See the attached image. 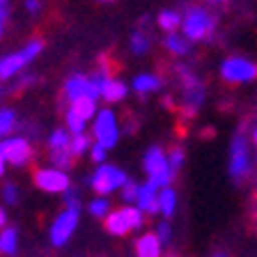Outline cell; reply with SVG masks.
<instances>
[{
    "instance_id": "1f68e13d",
    "label": "cell",
    "mask_w": 257,
    "mask_h": 257,
    "mask_svg": "<svg viewBox=\"0 0 257 257\" xmlns=\"http://www.w3.org/2000/svg\"><path fill=\"white\" fill-rule=\"evenodd\" d=\"M168 161H170V168L172 170H182V166H184V150L182 147H175V150L168 154Z\"/></svg>"
},
{
    "instance_id": "f1b7e54d",
    "label": "cell",
    "mask_w": 257,
    "mask_h": 257,
    "mask_svg": "<svg viewBox=\"0 0 257 257\" xmlns=\"http://www.w3.org/2000/svg\"><path fill=\"white\" fill-rule=\"evenodd\" d=\"M90 138H87L85 134H74L71 136V152H74L76 156L85 154V152H90Z\"/></svg>"
},
{
    "instance_id": "ac0fdd59",
    "label": "cell",
    "mask_w": 257,
    "mask_h": 257,
    "mask_svg": "<svg viewBox=\"0 0 257 257\" xmlns=\"http://www.w3.org/2000/svg\"><path fill=\"white\" fill-rule=\"evenodd\" d=\"M166 48L170 51L172 55H179V58H184V55L191 53V39L186 37V35H177V32H168L166 37Z\"/></svg>"
},
{
    "instance_id": "4fadbf2b",
    "label": "cell",
    "mask_w": 257,
    "mask_h": 257,
    "mask_svg": "<svg viewBox=\"0 0 257 257\" xmlns=\"http://www.w3.org/2000/svg\"><path fill=\"white\" fill-rule=\"evenodd\" d=\"M159 193L161 186L154 182V179H147L145 184H140V193H138V204L145 214H159Z\"/></svg>"
},
{
    "instance_id": "4316f807",
    "label": "cell",
    "mask_w": 257,
    "mask_h": 257,
    "mask_svg": "<svg viewBox=\"0 0 257 257\" xmlns=\"http://www.w3.org/2000/svg\"><path fill=\"white\" fill-rule=\"evenodd\" d=\"M128 46H131V51H134L136 55H145L147 51H150L152 44H150V37H147L143 30H138V32L131 35V44H128Z\"/></svg>"
},
{
    "instance_id": "44dd1931",
    "label": "cell",
    "mask_w": 257,
    "mask_h": 257,
    "mask_svg": "<svg viewBox=\"0 0 257 257\" xmlns=\"http://www.w3.org/2000/svg\"><path fill=\"white\" fill-rule=\"evenodd\" d=\"M48 147L51 152H58V150H69L71 147V131L69 128H55L51 138H48Z\"/></svg>"
},
{
    "instance_id": "9a60e30c",
    "label": "cell",
    "mask_w": 257,
    "mask_h": 257,
    "mask_svg": "<svg viewBox=\"0 0 257 257\" xmlns=\"http://www.w3.org/2000/svg\"><path fill=\"white\" fill-rule=\"evenodd\" d=\"M161 246L163 241L159 234H143L136 241V255L138 257H161Z\"/></svg>"
},
{
    "instance_id": "52a82bcc",
    "label": "cell",
    "mask_w": 257,
    "mask_h": 257,
    "mask_svg": "<svg viewBox=\"0 0 257 257\" xmlns=\"http://www.w3.org/2000/svg\"><path fill=\"white\" fill-rule=\"evenodd\" d=\"M230 175L234 182H241L250 175V154H248V140L243 134H236L232 140V152H230Z\"/></svg>"
},
{
    "instance_id": "e575fe53",
    "label": "cell",
    "mask_w": 257,
    "mask_h": 257,
    "mask_svg": "<svg viewBox=\"0 0 257 257\" xmlns=\"http://www.w3.org/2000/svg\"><path fill=\"white\" fill-rule=\"evenodd\" d=\"M156 234H159V239L163 241V246H168V243H170V239H172L170 225H168V223H161V225H159V232H156Z\"/></svg>"
},
{
    "instance_id": "60d3db41",
    "label": "cell",
    "mask_w": 257,
    "mask_h": 257,
    "mask_svg": "<svg viewBox=\"0 0 257 257\" xmlns=\"http://www.w3.org/2000/svg\"><path fill=\"white\" fill-rule=\"evenodd\" d=\"M252 140H255V147H257V128L252 131Z\"/></svg>"
},
{
    "instance_id": "bcb514c9",
    "label": "cell",
    "mask_w": 257,
    "mask_h": 257,
    "mask_svg": "<svg viewBox=\"0 0 257 257\" xmlns=\"http://www.w3.org/2000/svg\"><path fill=\"white\" fill-rule=\"evenodd\" d=\"M99 3H110V0H99Z\"/></svg>"
},
{
    "instance_id": "e0dca14e",
    "label": "cell",
    "mask_w": 257,
    "mask_h": 257,
    "mask_svg": "<svg viewBox=\"0 0 257 257\" xmlns=\"http://www.w3.org/2000/svg\"><path fill=\"white\" fill-rule=\"evenodd\" d=\"M161 85H163V80H161V76H156V74H138L134 78V90L138 92V94L156 92V90H161Z\"/></svg>"
},
{
    "instance_id": "cb8c5ba5",
    "label": "cell",
    "mask_w": 257,
    "mask_h": 257,
    "mask_svg": "<svg viewBox=\"0 0 257 257\" xmlns=\"http://www.w3.org/2000/svg\"><path fill=\"white\" fill-rule=\"evenodd\" d=\"M16 128V112L12 108H0V140Z\"/></svg>"
},
{
    "instance_id": "3957f363",
    "label": "cell",
    "mask_w": 257,
    "mask_h": 257,
    "mask_svg": "<svg viewBox=\"0 0 257 257\" xmlns=\"http://www.w3.org/2000/svg\"><path fill=\"white\" fill-rule=\"evenodd\" d=\"M143 166H145V172L150 175V179H154L161 188L170 186V182L177 175L170 168V161H168V156L163 154L161 147H150V150H147V154H145V159H143Z\"/></svg>"
},
{
    "instance_id": "5bb4252c",
    "label": "cell",
    "mask_w": 257,
    "mask_h": 257,
    "mask_svg": "<svg viewBox=\"0 0 257 257\" xmlns=\"http://www.w3.org/2000/svg\"><path fill=\"white\" fill-rule=\"evenodd\" d=\"M94 76H96V80H99V85H101V96L106 101H122L124 96H126V85H124L122 80L112 78L106 71H99V74H94Z\"/></svg>"
},
{
    "instance_id": "277c9868",
    "label": "cell",
    "mask_w": 257,
    "mask_h": 257,
    "mask_svg": "<svg viewBox=\"0 0 257 257\" xmlns=\"http://www.w3.org/2000/svg\"><path fill=\"white\" fill-rule=\"evenodd\" d=\"M126 172L119 170L117 166H106V163H101V166L94 170V175L90 177V186L94 188L99 195H108V193L117 191V188H122L124 184H126Z\"/></svg>"
},
{
    "instance_id": "30bf717a",
    "label": "cell",
    "mask_w": 257,
    "mask_h": 257,
    "mask_svg": "<svg viewBox=\"0 0 257 257\" xmlns=\"http://www.w3.org/2000/svg\"><path fill=\"white\" fill-rule=\"evenodd\" d=\"M64 96H67L69 101H76L80 96L96 99V96H101V85H99L96 76L74 74L67 78V83H64Z\"/></svg>"
},
{
    "instance_id": "7bdbcfd3",
    "label": "cell",
    "mask_w": 257,
    "mask_h": 257,
    "mask_svg": "<svg viewBox=\"0 0 257 257\" xmlns=\"http://www.w3.org/2000/svg\"><path fill=\"white\" fill-rule=\"evenodd\" d=\"M211 3H227V0H211Z\"/></svg>"
},
{
    "instance_id": "4dcf8cb0",
    "label": "cell",
    "mask_w": 257,
    "mask_h": 257,
    "mask_svg": "<svg viewBox=\"0 0 257 257\" xmlns=\"http://www.w3.org/2000/svg\"><path fill=\"white\" fill-rule=\"evenodd\" d=\"M106 154H108V150L103 147L101 143H94V145L90 147V159L94 161L96 166H101L103 161H106Z\"/></svg>"
},
{
    "instance_id": "d4e9b609",
    "label": "cell",
    "mask_w": 257,
    "mask_h": 257,
    "mask_svg": "<svg viewBox=\"0 0 257 257\" xmlns=\"http://www.w3.org/2000/svg\"><path fill=\"white\" fill-rule=\"evenodd\" d=\"M85 126H87V119L76 108H69L67 110V128L71 134H85Z\"/></svg>"
},
{
    "instance_id": "f6af8a7d",
    "label": "cell",
    "mask_w": 257,
    "mask_h": 257,
    "mask_svg": "<svg viewBox=\"0 0 257 257\" xmlns=\"http://www.w3.org/2000/svg\"><path fill=\"white\" fill-rule=\"evenodd\" d=\"M214 257H225V255H223V252H218V255H214Z\"/></svg>"
},
{
    "instance_id": "74e56055",
    "label": "cell",
    "mask_w": 257,
    "mask_h": 257,
    "mask_svg": "<svg viewBox=\"0 0 257 257\" xmlns=\"http://www.w3.org/2000/svg\"><path fill=\"white\" fill-rule=\"evenodd\" d=\"M5 225H7V211L0 207V227H5Z\"/></svg>"
},
{
    "instance_id": "9c48e42d",
    "label": "cell",
    "mask_w": 257,
    "mask_h": 257,
    "mask_svg": "<svg viewBox=\"0 0 257 257\" xmlns=\"http://www.w3.org/2000/svg\"><path fill=\"white\" fill-rule=\"evenodd\" d=\"M220 76L227 83H248L257 78V64L248 58H227L220 64Z\"/></svg>"
},
{
    "instance_id": "ffe728a7",
    "label": "cell",
    "mask_w": 257,
    "mask_h": 257,
    "mask_svg": "<svg viewBox=\"0 0 257 257\" xmlns=\"http://www.w3.org/2000/svg\"><path fill=\"white\" fill-rule=\"evenodd\" d=\"M19 250V230L16 227H3L0 232V252L3 255H16Z\"/></svg>"
},
{
    "instance_id": "2e32d148",
    "label": "cell",
    "mask_w": 257,
    "mask_h": 257,
    "mask_svg": "<svg viewBox=\"0 0 257 257\" xmlns=\"http://www.w3.org/2000/svg\"><path fill=\"white\" fill-rule=\"evenodd\" d=\"M106 230L115 236H124L126 232H131V223H128L126 214H124V209H117V211H110L106 216Z\"/></svg>"
},
{
    "instance_id": "d6a6232c",
    "label": "cell",
    "mask_w": 257,
    "mask_h": 257,
    "mask_svg": "<svg viewBox=\"0 0 257 257\" xmlns=\"http://www.w3.org/2000/svg\"><path fill=\"white\" fill-rule=\"evenodd\" d=\"M62 198H64V204H67V207L80 209V195H78V191H71V188H67V191L62 193Z\"/></svg>"
},
{
    "instance_id": "f546056e",
    "label": "cell",
    "mask_w": 257,
    "mask_h": 257,
    "mask_svg": "<svg viewBox=\"0 0 257 257\" xmlns=\"http://www.w3.org/2000/svg\"><path fill=\"white\" fill-rule=\"evenodd\" d=\"M138 193H140V184L126 179V184L122 186V200H124V202H126V204L136 202V200H138Z\"/></svg>"
},
{
    "instance_id": "7a4b0ae2",
    "label": "cell",
    "mask_w": 257,
    "mask_h": 257,
    "mask_svg": "<svg viewBox=\"0 0 257 257\" xmlns=\"http://www.w3.org/2000/svg\"><path fill=\"white\" fill-rule=\"evenodd\" d=\"M44 51V42L42 39H30L21 51L16 53H10L5 58H0V80H10L12 76H16L19 71H23L32 60L37 58Z\"/></svg>"
},
{
    "instance_id": "603a6c76",
    "label": "cell",
    "mask_w": 257,
    "mask_h": 257,
    "mask_svg": "<svg viewBox=\"0 0 257 257\" xmlns=\"http://www.w3.org/2000/svg\"><path fill=\"white\" fill-rule=\"evenodd\" d=\"M71 108H76L87 122H90L92 117H96V112H99L96 110V99H90V96H80V99L71 101Z\"/></svg>"
},
{
    "instance_id": "ab89813d",
    "label": "cell",
    "mask_w": 257,
    "mask_h": 257,
    "mask_svg": "<svg viewBox=\"0 0 257 257\" xmlns=\"http://www.w3.org/2000/svg\"><path fill=\"white\" fill-rule=\"evenodd\" d=\"M0 7H10V0H0Z\"/></svg>"
},
{
    "instance_id": "ee69618b",
    "label": "cell",
    "mask_w": 257,
    "mask_h": 257,
    "mask_svg": "<svg viewBox=\"0 0 257 257\" xmlns=\"http://www.w3.org/2000/svg\"><path fill=\"white\" fill-rule=\"evenodd\" d=\"M3 94H5V90H3V85H0V96H3Z\"/></svg>"
},
{
    "instance_id": "d590c367",
    "label": "cell",
    "mask_w": 257,
    "mask_h": 257,
    "mask_svg": "<svg viewBox=\"0 0 257 257\" xmlns=\"http://www.w3.org/2000/svg\"><path fill=\"white\" fill-rule=\"evenodd\" d=\"M39 7H42V3H39V0H26V10L30 12V14H37Z\"/></svg>"
},
{
    "instance_id": "7402d4cb",
    "label": "cell",
    "mask_w": 257,
    "mask_h": 257,
    "mask_svg": "<svg viewBox=\"0 0 257 257\" xmlns=\"http://www.w3.org/2000/svg\"><path fill=\"white\" fill-rule=\"evenodd\" d=\"M156 21H159V26L163 28V30L166 32H175L177 28H182V14H179V12H175V10H163L159 14V19H156Z\"/></svg>"
},
{
    "instance_id": "8d00e7d4",
    "label": "cell",
    "mask_w": 257,
    "mask_h": 257,
    "mask_svg": "<svg viewBox=\"0 0 257 257\" xmlns=\"http://www.w3.org/2000/svg\"><path fill=\"white\" fill-rule=\"evenodd\" d=\"M7 16H10V7H0V21L5 23V21H7Z\"/></svg>"
},
{
    "instance_id": "ba28073f",
    "label": "cell",
    "mask_w": 257,
    "mask_h": 257,
    "mask_svg": "<svg viewBox=\"0 0 257 257\" xmlns=\"http://www.w3.org/2000/svg\"><path fill=\"white\" fill-rule=\"evenodd\" d=\"M94 138L96 143H101L106 150H112L119 140V126H117V117L112 110H99L94 117Z\"/></svg>"
},
{
    "instance_id": "7c38bea8",
    "label": "cell",
    "mask_w": 257,
    "mask_h": 257,
    "mask_svg": "<svg viewBox=\"0 0 257 257\" xmlns=\"http://www.w3.org/2000/svg\"><path fill=\"white\" fill-rule=\"evenodd\" d=\"M35 186L42 188L46 193H64L71 186L69 175L62 168H39L35 172Z\"/></svg>"
},
{
    "instance_id": "6da1fadb",
    "label": "cell",
    "mask_w": 257,
    "mask_h": 257,
    "mask_svg": "<svg viewBox=\"0 0 257 257\" xmlns=\"http://www.w3.org/2000/svg\"><path fill=\"white\" fill-rule=\"evenodd\" d=\"M216 19L202 7H188L182 21V30L191 42H202V39L214 37Z\"/></svg>"
},
{
    "instance_id": "8992f818",
    "label": "cell",
    "mask_w": 257,
    "mask_h": 257,
    "mask_svg": "<svg viewBox=\"0 0 257 257\" xmlns=\"http://www.w3.org/2000/svg\"><path fill=\"white\" fill-rule=\"evenodd\" d=\"M179 76H182V85H184V112L193 115L204 101V87L200 83V78L193 74L188 67H179Z\"/></svg>"
},
{
    "instance_id": "484cf974",
    "label": "cell",
    "mask_w": 257,
    "mask_h": 257,
    "mask_svg": "<svg viewBox=\"0 0 257 257\" xmlns=\"http://www.w3.org/2000/svg\"><path fill=\"white\" fill-rule=\"evenodd\" d=\"M87 211H90V216H94V218H106V216L110 214V202H108L106 195H101V198L92 200V202L87 204Z\"/></svg>"
},
{
    "instance_id": "5b68a950",
    "label": "cell",
    "mask_w": 257,
    "mask_h": 257,
    "mask_svg": "<svg viewBox=\"0 0 257 257\" xmlns=\"http://www.w3.org/2000/svg\"><path fill=\"white\" fill-rule=\"evenodd\" d=\"M78 220H80V209H74V207H67V211L58 216L51 225V232H48V239L53 246H64L67 241L74 236L76 227H78Z\"/></svg>"
},
{
    "instance_id": "d6986e66",
    "label": "cell",
    "mask_w": 257,
    "mask_h": 257,
    "mask_svg": "<svg viewBox=\"0 0 257 257\" xmlns=\"http://www.w3.org/2000/svg\"><path fill=\"white\" fill-rule=\"evenodd\" d=\"M177 211V193L170 186H163L159 193V214H163L166 218H172Z\"/></svg>"
},
{
    "instance_id": "836d02e7",
    "label": "cell",
    "mask_w": 257,
    "mask_h": 257,
    "mask_svg": "<svg viewBox=\"0 0 257 257\" xmlns=\"http://www.w3.org/2000/svg\"><path fill=\"white\" fill-rule=\"evenodd\" d=\"M3 200H5L7 204H14L16 200H19V191H16L14 184H5V186H3Z\"/></svg>"
},
{
    "instance_id": "83f0119b",
    "label": "cell",
    "mask_w": 257,
    "mask_h": 257,
    "mask_svg": "<svg viewBox=\"0 0 257 257\" xmlns=\"http://www.w3.org/2000/svg\"><path fill=\"white\" fill-rule=\"evenodd\" d=\"M74 152L69 150H58V152H51V161H53L55 168H62V170H69L71 163H74Z\"/></svg>"
},
{
    "instance_id": "8fae6325",
    "label": "cell",
    "mask_w": 257,
    "mask_h": 257,
    "mask_svg": "<svg viewBox=\"0 0 257 257\" xmlns=\"http://www.w3.org/2000/svg\"><path fill=\"white\" fill-rule=\"evenodd\" d=\"M0 152H3V156L7 159V163H12V166L16 168H23L30 163L32 159V145L28 143L26 138H21V136H16V138H3L0 140Z\"/></svg>"
},
{
    "instance_id": "b9f144b4",
    "label": "cell",
    "mask_w": 257,
    "mask_h": 257,
    "mask_svg": "<svg viewBox=\"0 0 257 257\" xmlns=\"http://www.w3.org/2000/svg\"><path fill=\"white\" fill-rule=\"evenodd\" d=\"M0 37H3V21H0Z\"/></svg>"
},
{
    "instance_id": "f35d334b",
    "label": "cell",
    "mask_w": 257,
    "mask_h": 257,
    "mask_svg": "<svg viewBox=\"0 0 257 257\" xmlns=\"http://www.w3.org/2000/svg\"><path fill=\"white\" fill-rule=\"evenodd\" d=\"M5 166H7V159L3 156V152H0V177L5 175Z\"/></svg>"
}]
</instances>
